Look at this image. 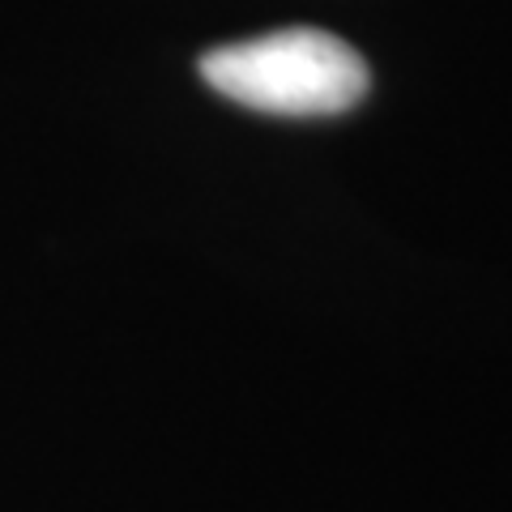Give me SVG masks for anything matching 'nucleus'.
<instances>
[{
  "instance_id": "1",
  "label": "nucleus",
  "mask_w": 512,
  "mask_h": 512,
  "mask_svg": "<svg viewBox=\"0 0 512 512\" xmlns=\"http://www.w3.org/2000/svg\"><path fill=\"white\" fill-rule=\"evenodd\" d=\"M201 77L222 99L269 116H342L372 86L355 47L316 26L214 47L201 56Z\"/></svg>"
}]
</instances>
